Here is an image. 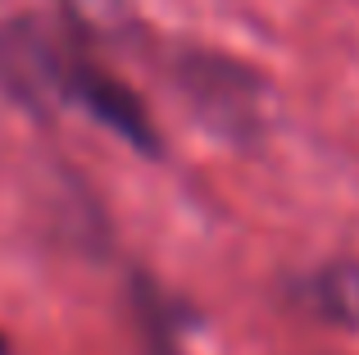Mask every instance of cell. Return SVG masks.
Returning <instances> with one entry per match:
<instances>
[{
	"label": "cell",
	"instance_id": "obj_2",
	"mask_svg": "<svg viewBox=\"0 0 359 355\" xmlns=\"http://www.w3.org/2000/svg\"><path fill=\"white\" fill-rule=\"evenodd\" d=\"M0 355H5V342H0Z\"/></svg>",
	"mask_w": 359,
	"mask_h": 355
},
{
	"label": "cell",
	"instance_id": "obj_1",
	"mask_svg": "<svg viewBox=\"0 0 359 355\" xmlns=\"http://www.w3.org/2000/svg\"><path fill=\"white\" fill-rule=\"evenodd\" d=\"M318 310L332 314L337 323H355L359 328V269H332L314 283Z\"/></svg>",
	"mask_w": 359,
	"mask_h": 355
}]
</instances>
